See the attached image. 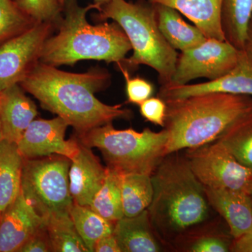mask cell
Listing matches in <instances>:
<instances>
[{"label": "cell", "instance_id": "cell-29", "mask_svg": "<svg viewBox=\"0 0 252 252\" xmlns=\"http://www.w3.org/2000/svg\"><path fill=\"white\" fill-rule=\"evenodd\" d=\"M126 80L127 102L140 105L154 94V86L149 81L139 77H131L122 63L117 64Z\"/></svg>", "mask_w": 252, "mask_h": 252}, {"label": "cell", "instance_id": "cell-37", "mask_svg": "<svg viewBox=\"0 0 252 252\" xmlns=\"http://www.w3.org/2000/svg\"><path fill=\"white\" fill-rule=\"evenodd\" d=\"M3 140L2 127H1V119H0V142Z\"/></svg>", "mask_w": 252, "mask_h": 252}, {"label": "cell", "instance_id": "cell-18", "mask_svg": "<svg viewBox=\"0 0 252 252\" xmlns=\"http://www.w3.org/2000/svg\"><path fill=\"white\" fill-rule=\"evenodd\" d=\"M152 4L170 6L183 14L207 38L225 41L221 26L223 0H149Z\"/></svg>", "mask_w": 252, "mask_h": 252}, {"label": "cell", "instance_id": "cell-38", "mask_svg": "<svg viewBox=\"0 0 252 252\" xmlns=\"http://www.w3.org/2000/svg\"><path fill=\"white\" fill-rule=\"evenodd\" d=\"M1 217H2V213H1V212H0V222H1Z\"/></svg>", "mask_w": 252, "mask_h": 252}, {"label": "cell", "instance_id": "cell-2", "mask_svg": "<svg viewBox=\"0 0 252 252\" xmlns=\"http://www.w3.org/2000/svg\"><path fill=\"white\" fill-rule=\"evenodd\" d=\"M154 195L148 212L158 238L175 242L205 224L211 205L187 158L167 155L152 175Z\"/></svg>", "mask_w": 252, "mask_h": 252}, {"label": "cell", "instance_id": "cell-20", "mask_svg": "<svg viewBox=\"0 0 252 252\" xmlns=\"http://www.w3.org/2000/svg\"><path fill=\"white\" fill-rule=\"evenodd\" d=\"M24 158L17 144L0 142V212L6 210L21 191Z\"/></svg>", "mask_w": 252, "mask_h": 252}, {"label": "cell", "instance_id": "cell-23", "mask_svg": "<svg viewBox=\"0 0 252 252\" xmlns=\"http://www.w3.org/2000/svg\"><path fill=\"white\" fill-rule=\"evenodd\" d=\"M69 215L78 233L90 252H94L97 240L114 232L115 222L100 216L90 207L74 203Z\"/></svg>", "mask_w": 252, "mask_h": 252}, {"label": "cell", "instance_id": "cell-31", "mask_svg": "<svg viewBox=\"0 0 252 252\" xmlns=\"http://www.w3.org/2000/svg\"><path fill=\"white\" fill-rule=\"evenodd\" d=\"M141 115L147 122L165 127L167 104L160 97H149L140 105Z\"/></svg>", "mask_w": 252, "mask_h": 252}, {"label": "cell", "instance_id": "cell-21", "mask_svg": "<svg viewBox=\"0 0 252 252\" xmlns=\"http://www.w3.org/2000/svg\"><path fill=\"white\" fill-rule=\"evenodd\" d=\"M252 18V0H223L221 26L225 41L245 50Z\"/></svg>", "mask_w": 252, "mask_h": 252}, {"label": "cell", "instance_id": "cell-25", "mask_svg": "<svg viewBox=\"0 0 252 252\" xmlns=\"http://www.w3.org/2000/svg\"><path fill=\"white\" fill-rule=\"evenodd\" d=\"M46 230L51 251L90 252L78 233L69 214L46 219Z\"/></svg>", "mask_w": 252, "mask_h": 252}, {"label": "cell", "instance_id": "cell-1", "mask_svg": "<svg viewBox=\"0 0 252 252\" xmlns=\"http://www.w3.org/2000/svg\"><path fill=\"white\" fill-rule=\"evenodd\" d=\"M110 77L109 73L101 68L72 73L39 61L20 86L37 99L43 108L62 118L82 134L132 116L122 104L109 105L94 95L109 85Z\"/></svg>", "mask_w": 252, "mask_h": 252}, {"label": "cell", "instance_id": "cell-24", "mask_svg": "<svg viewBox=\"0 0 252 252\" xmlns=\"http://www.w3.org/2000/svg\"><path fill=\"white\" fill-rule=\"evenodd\" d=\"M90 207L100 216L112 221H117L124 217L122 174L107 167L103 185L94 197Z\"/></svg>", "mask_w": 252, "mask_h": 252}, {"label": "cell", "instance_id": "cell-36", "mask_svg": "<svg viewBox=\"0 0 252 252\" xmlns=\"http://www.w3.org/2000/svg\"><path fill=\"white\" fill-rule=\"evenodd\" d=\"M251 21L252 22V18ZM245 50H247L249 53L252 55V23H250V29H249L248 40Z\"/></svg>", "mask_w": 252, "mask_h": 252}, {"label": "cell", "instance_id": "cell-32", "mask_svg": "<svg viewBox=\"0 0 252 252\" xmlns=\"http://www.w3.org/2000/svg\"><path fill=\"white\" fill-rule=\"evenodd\" d=\"M51 251L46 224L41 227L23 245L18 252H49Z\"/></svg>", "mask_w": 252, "mask_h": 252}, {"label": "cell", "instance_id": "cell-13", "mask_svg": "<svg viewBox=\"0 0 252 252\" xmlns=\"http://www.w3.org/2000/svg\"><path fill=\"white\" fill-rule=\"evenodd\" d=\"M46 224V219L36 212L21 191L3 212L0 222V252H18Z\"/></svg>", "mask_w": 252, "mask_h": 252}, {"label": "cell", "instance_id": "cell-17", "mask_svg": "<svg viewBox=\"0 0 252 252\" xmlns=\"http://www.w3.org/2000/svg\"><path fill=\"white\" fill-rule=\"evenodd\" d=\"M122 252H159L162 248L152 226L148 210L115 222L114 232Z\"/></svg>", "mask_w": 252, "mask_h": 252}, {"label": "cell", "instance_id": "cell-10", "mask_svg": "<svg viewBox=\"0 0 252 252\" xmlns=\"http://www.w3.org/2000/svg\"><path fill=\"white\" fill-rule=\"evenodd\" d=\"M54 23H36L0 44V92L20 84L39 62Z\"/></svg>", "mask_w": 252, "mask_h": 252}, {"label": "cell", "instance_id": "cell-14", "mask_svg": "<svg viewBox=\"0 0 252 252\" xmlns=\"http://www.w3.org/2000/svg\"><path fill=\"white\" fill-rule=\"evenodd\" d=\"M106 175L107 167L102 165L90 147L79 141V152L71 160L69 170V190L73 202L90 207L103 185Z\"/></svg>", "mask_w": 252, "mask_h": 252}, {"label": "cell", "instance_id": "cell-34", "mask_svg": "<svg viewBox=\"0 0 252 252\" xmlns=\"http://www.w3.org/2000/svg\"><path fill=\"white\" fill-rule=\"evenodd\" d=\"M230 252H252V227L241 236L233 240Z\"/></svg>", "mask_w": 252, "mask_h": 252}, {"label": "cell", "instance_id": "cell-11", "mask_svg": "<svg viewBox=\"0 0 252 252\" xmlns=\"http://www.w3.org/2000/svg\"><path fill=\"white\" fill-rule=\"evenodd\" d=\"M68 124L56 117L52 119H34L18 141L17 147L25 159L59 155L72 160L79 150V141L65 140Z\"/></svg>", "mask_w": 252, "mask_h": 252}, {"label": "cell", "instance_id": "cell-27", "mask_svg": "<svg viewBox=\"0 0 252 252\" xmlns=\"http://www.w3.org/2000/svg\"><path fill=\"white\" fill-rule=\"evenodd\" d=\"M36 23L18 7L15 0H0V44Z\"/></svg>", "mask_w": 252, "mask_h": 252}, {"label": "cell", "instance_id": "cell-4", "mask_svg": "<svg viewBox=\"0 0 252 252\" xmlns=\"http://www.w3.org/2000/svg\"><path fill=\"white\" fill-rule=\"evenodd\" d=\"M250 97L212 93L165 101L166 156L220 140L235 123L252 112Z\"/></svg>", "mask_w": 252, "mask_h": 252}, {"label": "cell", "instance_id": "cell-12", "mask_svg": "<svg viewBox=\"0 0 252 252\" xmlns=\"http://www.w3.org/2000/svg\"><path fill=\"white\" fill-rule=\"evenodd\" d=\"M212 93L252 96V55L247 50L242 51L237 65L215 80L182 86H161L158 97L169 101Z\"/></svg>", "mask_w": 252, "mask_h": 252}, {"label": "cell", "instance_id": "cell-26", "mask_svg": "<svg viewBox=\"0 0 252 252\" xmlns=\"http://www.w3.org/2000/svg\"><path fill=\"white\" fill-rule=\"evenodd\" d=\"M219 141L252 170V112L235 123Z\"/></svg>", "mask_w": 252, "mask_h": 252}, {"label": "cell", "instance_id": "cell-30", "mask_svg": "<svg viewBox=\"0 0 252 252\" xmlns=\"http://www.w3.org/2000/svg\"><path fill=\"white\" fill-rule=\"evenodd\" d=\"M233 242L218 234H205L195 239L189 248L192 252H228Z\"/></svg>", "mask_w": 252, "mask_h": 252}, {"label": "cell", "instance_id": "cell-3", "mask_svg": "<svg viewBox=\"0 0 252 252\" xmlns=\"http://www.w3.org/2000/svg\"><path fill=\"white\" fill-rule=\"evenodd\" d=\"M91 9H97L94 3L81 6L77 0H66L59 31L46 39L40 62L56 67L85 60L123 63L132 50L125 32L114 21L91 25L86 18Z\"/></svg>", "mask_w": 252, "mask_h": 252}, {"label": "cell", "instance_id": "cell-22", "mask_svg": "<svg viewBox=\"0 0 252 252\" xmlns=\"http://www.w3.org/2000/svg\"><path fill=\"white\" fill-rule=\"evenodd\" d=\"M122 194L124 216H136L148 210L154 195L152 175L140 173L122 175Z\"/></svg>", "mask_w": 252, "mask_h": 252}, {"label": "cell", "instance_id": "cell-28", "mask_svg": "<svg viewBox=\"0 0 252 252\" xmlns=\"http://www.w3.org/2000/svg\"><path fill=\"white\" fill-rule=\"evenodd\" d=\"M18 7L36 23L59 22L63 7L59 0H15Z\"/></svg>", "mask_w": 252, "mask_h": 252}, {"label": "cell", "instance_id": "cell-15", "mask_svg": "<svg viewBox=\"0 0 252 252\" xmlns=\"http://www.w3.org/2000/svg\"><path fill=\"white\" fill-rule=\"evenodd\" d=\"M20 84L0 92V119L3 140L17 144L38 112L36 104Z\"/></svg>", "mask_w": 252, "mask_h": 252}, {"label": "cell", "instance_id": "cell-40", "mask_svg": "<svg viewBox=\"0 0 252 252\" xmlns=\"http://www.w3.org/2000/svg\"><path fill=\"white\" fill-rule=\"evenodd\" d=\"M0 99H1V94H0Z\"/></svg>", "mask_w": 252, "mask_h": 252}, {"label": "cell", "instance_id": "cell-5", "mask_svg": "<svg viewBox=\"0 0 252 252\" xmlns=\"http://www.w3.org/2000/svg\"><path fill=\"white\" fill-rule=\"evenodd\" d=\"M98 19L118 23L130 41L132 56L123 63L135 68L147 65L158 74L162 86L167 85L175 72L179 55L167 42L158 26L154 4L111 0L98 10Z\"/></svg>", "mask_w": 252, "mask_h": 252}, {"label": "cell", "instance_id": "cell-9", "mask_svg": "<svg viewBox=\"0 0 252 252\" xmlns=\"http://www.w3.org/2000/svg\"><path fill=\"white\" fill-rule=\"evenodd\" d=\"M241 54L227 41L207 38L200 45L181 53L171 80L165 86L185 85L198 78L215 80L231 71Z\"/></svg>", "mask_w": 252, "mask_h": 252}, {"label": "cell", "instance_id": "cell-8", "mask_svg": "<svg viewBox=\"0 0 252 252\" xmlns=\"http://www.w3.org/2000/svg\"><path fill=\"white\" fill-rule=\"evenodd\" d=\"M186 158L194 175L205 188L251 194L252 170L239 161L220 141L188 149Z\"/></svg>", "mask_w": 252, "mask_h": 252}, {"label": "cell", "instance_id": "cell-39", "mask_svg": "<svg viewBox=\"0 0 252 252\" xmlns=\"http://www.w3.org/2000/svg\"><path fill=\"white\" fill-rule=\"evenodd\" d=\"M251 196H252V192H251Z\"/></svg>", "mask_w": 252, "mask_h": 252}, {"label": "cell", "instance_id": "cell-16", "mask_svg": "<svg viewBox=\"0 0 252 252\" xmlns=\"http://www.w3.org/2000/svg\"><path fill=\"white\" fill-rule=\"evenodd\" d=\"M213 210L226 222L233 240L252 227L251 194L230 189L205 188Z\"/></svg>", "mask_w": 252, "mask_h": 252}, {"label": "cell", "instance_id": "cell-6", "mask_svg": "<svg viewBox=\"0 0 252 252\" xmlns=\"http://www.w3.org/2000/svg\"><path fill=\"white\" fill-rule=\"evenodd\" d=\"M168 139L165 128L154 132L149 128L118 130L112 123L79 134V140L90 148L100 151L107 167L122 175L129 173L152 175L167 157Z\"/></svg>", "mask_w": 252, "mask_h": 252}, {"label": "cell", "instance_id": "cell-33", "mask_svg": "<svg viewBox=\"0 0 252 252\" xmlns=\"http://www.w3.org/2000/svg\"><path fill=\"white\" fill-rule=\"evenodd\" d=\"M94 252H122L114 233L106 235L97 240L94 247Z\"/></svg>", "mask_w": 252, "mask_h": 252}, {"label": "cell", "instance_id": "cell-7", "mask_svg": "<svg viewBox=\"0 0 252 252\" xmlns=\"http://www.w3.org/2000/svg\"><path fill=\"white\" fill-rule=\"evenodd\" d=\"M71 160L59 155L25 159L21 192L44 218L69 214L73 199L69 190Z\"/></svg>", "mask_w": 252, "mask_h": 252}, {"label": "cell", "instance_id": "cell-19", "mask_svg": "<svg viewBox=\"0 0 252 252\" xmlns=\"http://www.w3.org/2000/svg\"><path fill=\"white\" fill-rule=\"evenodd\" d=\"M153 4L159 30L172 48L183 52L206 40L203 32L186 22L178 11L165 5Z\"/></svg>", "mask_w": 252, "mask_h": 252}, {"label": "cell", "instance_id": "cell-35", "mask_svg": "<svg viewBox=\"0 0 252 252\" xmlns=\"http://www.w3.org/2000/svg\"><path fill=\"white\" fill-rule=\"evenodd\" d=\"M94 4L96 5L97 8V11L99 9H100L101 6H103V5L107 4L109 1H110L111 0H94ZM66 0H59V4H61V6H62L63 9V6H64V3H65Z\"/></svg>", "mask_w": 252, "mask_h": 252}]
</instances>
